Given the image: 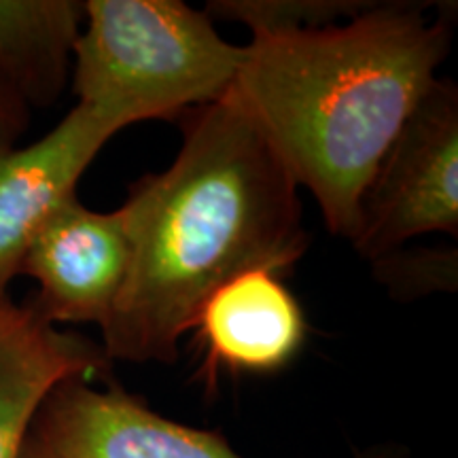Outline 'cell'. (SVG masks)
Segmentation results:
<instances>
[{"label":"cell","mask_w":458,"mask_h":458,"mask_svg":"<svg viewBox=\"0 0 458 458\" xmlns=\"http://www.w3.org/2000/svg\"><path fill=\"white\" fill-rule=\"evenodd\" d=\"M182 145L123 202L130 270L102 327L108 360L172 365L202 303L238 274H289L308 250L295 181L232 89L179 117Z\"/></svg>","instance_id":"6da1fadb"},{"label":"cell","mask_w":458,"mask_h":458,"mask_svg":"<svg viewBox=\"0 0 458 458\" xmlns=\"http://www.w3.org/2000/svg\"><path fill=\"white\" fill-rule=\"evenodd\" d=\"M374 3L325 28L255 34L232 91L325 225L354 238L359 206L452 47L454 9Z\"/></svg>","instance_id":"7a4b0ae2"},{"label":"cell","mask_w":458,"mask_h":458,"mask_svg":"<svg viewBox=\"0 0 458 458\" xmlns=\"http://www.w3.org/2000/svg\"><path fill=\"white\" fill-rule=\"evenodd\" d=\"M83 9L77 105L119 130L213 105L242 71L246 45L227 43L206 11L181 0H88Z\"/></svg>","instance_id":"3957f363"},{"label":"cell","mask_w":458,"mask_h":458,"mask_svg":"<svg viewBox=\"0 0 458 458\" xmlns=\"http://www.w3.org/2000/svg\"><path fill=\"white\" fill-rule=\"evenodd\" d=\"M425 233L458 236V88L435 79L377 165L352 249L369 263Z\"/></svg>","instance_id":"277c9868"},{"label":"cell","mask_w":458,"mask_h":458,"mask_svg":"<svg viewBox=\"0 0 458 458\" xmlns=\"http://www.w3.org/2000/svg\"><path fill=\"white\" fill-rule=\"evenodd\" d=\"M71 376L45 394L20 458H244L213 428L182 425L106 377Z\"/></svg>","instance_id":"5b68a950"},{"label":"cell","mask_w":458,"mask_h":458,"mask_svg":"<svg viewBox=\"0 0 458 458\" xmlns=\"http://www.w3.org/2000/svg\"><path fill=\"white\" fill-rule=\"evenodd\" d=\"M130 233L123 208L98 213L68 199L28 249L20 276L37 283L24 301L49 325L102 329L111 318L130 270Z\"/></svg>","instance_id":"8992f818"},{"label":"cell","mask_w":458,"mask_h":458,"mask_svg":"<svg viewBox=\"0 0 458 458\" xmlns=\"http://www.w3.org/2000/svg\"><path fill=\"white\" fill-rule=\"evenodd\" d=\"M117 125L74 105L43 139L0 157V301L51 215L77 198V185Z\"/></svg>","instance_id":"52a82bcc"},{"label":"cell","mask_w":458,"mask_h":458,"mask_svg":"<svg viewBox=\"0 0 458 458\" xmlns=\"http://www.w3.org/2000/svg\"><path fill=\"white\" fill-rule=\"evenodd\" d=\"M198 331L204 363L199 377L213 393L221 371L276 374L293 363L308 335L297 297L270 270H249L221 284L202 303Z\"/></svg>","instance_id":"ba28073f"},{"label":"cell","mask_w":458,"mask_h":458,"mask_svg":"<svg viewBox=\"0 0 458 458\" xmlns=\"http://www.w3.org/2000/svg\"><path fill=\"white\" fill-rule=\"evenodd\" d=\"M111 360L89 337L60 331L26 303L0 301V458H20L45 394L71 376L105 380Z\"/></svg>","instance_id":"9c48e42d"},{"label":"cell","mask_w":458,"mask_h":458,"mask_svg":"<svg viewBox=\"0 0 458 458\" xmlns=\"http://www.w3.org/2000/svg\"><path fill=\"white\" fill-rule=\"evenodd\" d=\"M83 24L77 0H0V81L30 111L60 100Z\"/></svg>","instance_id":"30bf717a"},{"label":"cell","mask_w":458,"mask_h":458,"mask_svg":"<svg viewBox=\"0 0 458 458\" xmlns=\"http://www.w3.org/2000/svg\"><path fill=\"white\" fill-rule=\"evenodd\" d=\"M374 3L352 0H215L206 13L244 24L255 34H270L300 28H325L352 20Z\"/></svg>","instance_id":"8fae6325"},{"label":"cell","mask_w":458,"mask_h":458,"mask_svg":"<svg viewBox=\"0 0 458 458\" xmlns=\"http://www.w3.org/2000/svg\"><path fill=\"white\" fill-rule=\"evenodd\" d=\"M377 283L386 284L394 300H416L456 289V249H397L371 261Z\"/></svg>","instance_id":"7c38bea8"},{"label":"cell","mask_w":458,"mask_h":458,"mask_svg":"<svg viewBox=\"0 0 458 458\" xmlns=\"http://www.w3.org/2000/svg\"><path fill=\"white\" fill-rule=\"evenodd\" d=\"M30 125V108L0 81V157L13 151Z\"/></svg>","instance_id":"4fadbf2b"},{"label":"cell","mask_w":458,"mask_h":458,"mask_svg":"<svg viewBox=\"0 0 458 458\" xmlns=\"http://www.w3.org/2000/svg\"><path fill=\"white\" fill-rule=\"evenodd\" d=\"M352 458H405V450L399 448V445H376V448H368L359 454H354Z\"/></svg>","instance_id":"5bb4252c"}]
</instances>
